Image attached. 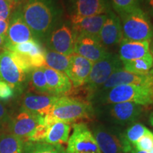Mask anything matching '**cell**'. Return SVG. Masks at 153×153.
Returning <instances> with one entry per match:
<instances>
[{
  "mask_svg": "<svg viewBox=\"0 0 153 153\" xmlns=\"http://www.w3.org/2000/svg\"><path fill=\"white\" fill-rule=\"evenodd\" d=\"M23 153H66V150L62 145L26 142Z\"/></svg>",
  "mask_w": 153,
  "mask_h": 153,
  "instance_id": "obj_26",
  "label": "cell"
},
{
  "mask_svg": "<svg viewBox=\"0 0 153 153\" xmlns=\"http://www.w3.org/2000/svg\"><path fill=\"white\" fill-rule=\"evenodd\" d=\"M58 98L57 96L27 93L22 99L21 110L45 116L50 114Z\"/></svg>",
  "mask_w": 153,
  "mask_h": 153,
  "instance_id": "obj_16",
  "label": "cell"
},
{
  "mask_svg": "<svg viewBox=\"0 0 153 153\" xmlns=\"http://www.w3.org/2000/svg\"><path fill=\"white\" fill-rule=\"evenodd\" d=\"M91 131L101 153H129L133 148L118 126L96 123Z\"/></svg>",
  "mask_w": 153,
  "mask_h": 153,
  "instance_id": "obj_5",
  "label": "cell"
},
{
  "mask_svg": "<svg viewBox=\"0 0 153 153\" xmlns=\"http://www.w3.org/2000/svg\"><path fill=\"white\" fill-rule=\"evenodd\" d=\"M7 47V38L6 36L0 35V52L6 51Z\"/></svg>",
  "mask_w": 153,
  "mask_h": 153,
  "instance_id": "obj_35",
  "label": "cell"
},
{
  "mask_svg": "<svg viewBox=\"0 0 153 153\" xmlns=\"http://www.w3.org/2000/svg\"><path fill=\"white\" fill-rule=\"evenodd\" d=\"M45 67L65 74L70 64V56L45 49Z\"/></svg>",
  "mask_w": 153,
  "mask_h": 153,
  "instance_id": "obj_24",
  "label": "cell"
},
{
  "mask_svg": "<svg viewBox=\"0 0 153 153\" xmlns=\"http://www.w3.org/2000/svg\"><path fill=\"white\" fill-rule=\"evenodd\" d=\"M44 120L48 124V129L43 143L59 145L68 143L71 130L70 123L57 120L49 114L44 116Z\"/></svg>",
  "mask_w": 153,
  "mask_h": 153,
  "instance_id": "obj_21",
  "label": "cell"
},
{
  "mask_svg": "<svg viewBox=\"0 0 153 153\" xmlns=\"http://www.w3.org/2000/svg\"><path fill=\"white\" fill-rule=\"evenodd\" d=\"M94 115L108 125L122 128L135 123L143 113V106L132 102L97 105Z\"/></svg>",
  "mask_w": 153,
  "mask_h": 153,
  "instance_id": "obj_3",
  "label": "cell"
},
{
  "mask_svg": "<svg viewBox=\"0 0 153 153\" xmlns=\"http://www.w3.org/2000/svg\"><path fill=\"white\" fill-rule=\"evenodd\" d=\"M57 120L72 123L89 119L94 115L93 105L89 101L70 96L59 97L50 114Z\"/></svg>",
  "mask_w": 153,
  "mask_h": 153,
  "instance_id": "obj_4",
  "label": "cell"
},
{
  "mask_svg": "<svg viewBox=\"0 0 153 153\" xmlns=\"http://www.w3.org/2000/svg\"><path fill=\"white\" fill-rule=\"evenodd\" d=\"M22 12L25 22L39 42L46 40L61 16L56 0H28Z\"/></svg>",
  "mask_w": 153,
  "mask_h": 153,
  "instance_id": "obj_1",
  "label": "cell"
},
{
  "mask_svg": "<svg viewBox=\"0 0 153 153\" xmlns=\"http://www.w3.org/2000/svg\"><path fill=\"white\" fill-rule=\"evenodd\" d=\"M123 38L131 41H150L153 26L148 15L140 7L121 16Z\"/></svg>",
  "mask_w": 153,
  "mask_h": 153,
  "instance_id": "obj_6",
  "label": "cell"
},
{
  "mask_svg": "<svg viewBox=\"0 0 153 153\" xmlns=\"http://www.w3.org/2000/svg\"><path fill=\"white\" fill-rule=\"evenodd\" d=\"M27 75L15 62L10 51L0 52V79L8 84L14 92H22L27 81Z\"/></svg>",
  "mask_w": 153,
  "mask_h": 153,
  "instance_id": "obj_8",
  "label": "cell"
},
{
  "mask_svg": "<svg viewBox=\"0 0 153 153\" xmlns=\"http://www.w3.org/2000/svg\"><path fill=\"white\" fill-rule=\"evenodd\" d=\"M11 2L14 4L15 8H16L19 5H21L23 2H24L26 0H11Z\"/></svg>",
  "mask_w": 153,
  "mask_h": 153,
  "instance_id": "obj_36",
  "label": "cell"
},
{
  "mask_svg": "<svg viewBox=\"0 0 153 153\" xmlns=\"http://www.w3.org/2000/svg\"><path fill=\"white\" fill-rule=\"evenodd\" d=\"M150 123L151 125L153 126V112L151 114L150 116Z\"/></svg>",
  "mask_w": 153,
  "mask_h": 153,
  "instance_id": "obj_39",
  "label": "cell"
},
{
  "mask_svg": "<svg viewBox=\"0 0 153 153\" xmlns=\"http://www.w3.org/2000/svg\"><path fill=\"white\" fill-rule=\"evenodd\" d=\"M14 89L5 82L0 79V101H9L14 97Z\"/></svg>",
  "mask_w": 153,
  "mask_h": 153,
  "instance_id": "obj_32",
  "label": "cell"
},
{
  "mask_svg": "<svg viewBox=\"0 0 153 153\" xmlns=\"http://www.w3.org/2000/svg\"><path fill=\"white\" fill-rule=\"evenodd\" d=\"M129 153H148V152H145V151H141V150H138L133 148V149L130 151Z\"/></svg>",
  "mask_w": 153,
  "mask_h": 153,
  "instance_id": "obj_38",
  "label": "cell"
},
{
  "mask_svg": "<svg viewBox=\"0 0 153 153\" xmlns=\"http://www.w3.org/2000/svg\"><path fill=\"white\" fill-rule=\"evenodd\" d=\"M148 153H153V149H152V150H150V152H148Z\"/></svg>",
  "mask_w": 153,
  "mask_h": 153,
  "instance_id": "obj_41",
  "label": "cell"
},
{
  "mask_svg": "<svg viewBox=\"0 0 153 153\" xmlns=\"http://www.w3.org/2000/svg\"><path fill=\"white\" fill-rule=\"evenodd\" d=\"M6 123H8V115L5 106L1 102H0V131L2 129ZM0 133V135H1Z\"/></svg>",
  "mask_w": 153,
  "mask_h": 153,
  "instance_id": "obj_33",
  "label": "cell"
},
{
  "mask_svg": "<svg viewBox=\"0 0 153 153\" xmlns=\"http://www.w3.org/2000/svg\"><path fill=\"white\" fill-rule=\"evenodd\" d=\"M108 14L90 16H70L73 35L82 34L99 40V33L108 17Z\"/></svg>",
  "mask_w": 153,
  "mask_h": 153,
  "instance_id": "obj_14",
  "label": "cell"
},
{
  "mask_svg": "<svg viewBox=\"0 0 153 153\" xmlns=\"http://www.w3.org/2000/svg\"><path fill=\"white\" fill-rule=\"evenodd\" d=\"M43 68L50 94L57 97L68 96L73 87L66 74L45 66Z\"/></svg>",
  "mask_w": 153,
  "mask_h": 153,
  "instance_id": "obj_20",
  "label": "cell"
},
{
  "mask_svg": "<svg viewBox=\"0 0 153 153\" xmlns=\"http://www.w3.org/2000/svg\"><path fill=\"white\" fill-rule=\"evenodd\" d=\"M66 153H101L91 130L83 123L73 124Z\"/></svg>",
  "mask_w": 153,
  "mask_h": 153,
  "instance_id": "obj_9",
  "label": "cell"
},
{
  "mask_svg": "<svg viewBox=\"0 0 153 153\" xmlns=\"http://www.w3.org/2000/svg\"><path fill=\"white\" fill-rule=\"evenodd\" d=\"M43 120L44 116L21 110L9 120L7 129L9 133L27 140Z\"/></svg>",
  "mask_w": 153,
  "mask_h": 153,
  "instance_id": "obj_10",
  "label": "cell"
},
{
  "mask_svg": "<svg viewBox=\"0 0 153 153\" xmlns=\"http://www.w3.org/2000/svg\"><path fill=\"white\" fill-rule=\"evenodd\" d=\"M148 74L150 76V77L152 78V80H153V67L152 68V69H151V70H150V71L149 72Z\"/></svg>",
  "mask_w": 153,
  "mask_h": 153,
  "instance_id": "obj_40",
  "label": "cell"
},
{
  "mask_svg": "<svg viewBox=\"0 0 153 153\" xmlns=\"http://www.w3.org/2000/svg\"><path fill=\"white\" fill-rule=\"evenodd\" d=\"M143 0H109L113 9L120 16L139 8Z\"/></svg>",
  "mask_w": 153,
  "mask_h": 153,
  "instance_id": "obj_29",
  "label": "cell"
},
{
  "mask_svg": "<svg viewBox=\"0 0 153 153\" xmlns=\"http://www.w3.org/2000/svg\"><path fill=\"white\" fill-rule=\"evenodd\" d=\"M151 54H152V57H153V46H152V53H151Z\"/></svg>",
  "mask_w": 153,
  "mask_h": 153,
  "instance_id": "obj_42",
  "label": "cell"
},
{
  "mask_svg": "<svg viewBox=\"0 0 153 153\" xmlns=\"http://www.w3.org/2000/svg\"><path fill=\"white\" fill-rule=\"evenodd\" d=\"M133 147L136 150L150 152L153 149V133L150 131L147 133L140 138Z\"/></svg>",
  "mask_w": 153,
  "mask_h": 153,
  "instance_id": "obj_30",
  "label": "cell"
},
{
  "mask_svg": "<svg viewBox=\"0 0 153 153\" xmlns=\"http://www.w3.org/2000/svg\"><path fill=\"white\" fill-rule=\"evenodd\" d=\"M122 69H123V63L119 56L109 53L107 56L93 63L89 75L83 86L90 93L91 97L114 72Z\"/></svg>",
  "mask_w": 153,
  "mask_h": 153,
  "instance_id": "obj_7",
  "label": "cell"
},
{
  "mask_svg": "<svg viewBox=\"0 0 153 153\" xmlns=\"http://www.w3.org/2000/svg\"><path fill=\"white\" fill-rule=\"evenodd\" d=\"M28 74L30 84L34 90L42 94H50L43 67L33 69Z\"/></svg>",
  "mask_w": 153,
  "mask_h": 153,
  "instance_id": "obj_27",
  "label": "cell"
},
{
  "mask_svg": "<svg viewBox=\"0 0 153 153\" xmlns=\"http://www.w3.org/2000/svg\"><path fill=\"white\" fill-rule=\"evenodd\" d=\"M150 41H131L123 38L120 43L119 56L120 60L131 61L150 55Z\"/></svg>",
  "mask_w": 153,
  "mask_h": 153,
  "instance_id": "obj_22",
  "label": "cell"
},
{
  "mask_svg": "<svg viewBox=\"0 0 153 153\" xmlns=\"http://www.w3.org/2000/svg\"><path fill=\"white\" fill-rule=\"evenodd\" d=\"M89 102L96 106L123 102L148 106L153 104V85H123L108 90L97 91Z\"/></svg>",
  "mask_w": 153,
  "mask_h": 153,
  "instance_id": "obj_2",
  "label": "cell"
},
{
  "mask_svg": "<svg viewBox=\"0 0 153 153\" xmlns=\"http://www.w3.org/2000/svg\"><path fill=\"white\" fill-rule=\"evenodd\" d=\"M122 63L123 70L126 71L140 75H145L148 74L153 67V57L150 54L148 56L135 60L123 61Z\"/></svg>",
  "mask_w": 153,
  "mask_h": 153,
  "instance_id": "obj_23",
  "label": "cell"
},
{
  "mask_svg": "<svg viewBox=\"0 0 153 153\" xmlns=\"http://www.w3.org/2000/svg\"><path fill=\"white\" fill-rule=\"evenodd\" d=\"M150 131L148 128L145 127L144 125L140 123H135L132 125L129 126L124 131V135L128 142L131 144L132 146L137 142L140 138H141L147 133H150Z\"/></svg>",
  "mask_w": 153,
  "mask_h": 153,
  "instance_id": "obj_28",
  "label": "cell"
},
{
  "mask_svg": "<svg viewBox=\"0 0 153 153\" xmlns=\"http://www.w3.org/2000/svg\"><path fill=\"white\" fill-rule=\"evenodd\" d=\"M123 39V30L119 17L110 11L99 33V41L103 45L112 46Z\"/></svg>",
  "mask_w": 153,
  "mask_h": 153,
  "instance_id": "obj_19",
  "label": "cell"
},
{
  "mask_svg": "<svg viewBox=\"0 0 153 153\" xmlns=\"http://www.w3.org/2000/svg\"><path fill=\"white\" fill-rule=\"evenodd\" d=\"M6 38V51L11 45L35 39L32 31L23 18L22 9H16L13 14H11L9 18V28Z\"/></svg>",
  "mask_w": 153,
  "mask_h": 153,
  "instance_id": "obj_13",
  "label": "cell"
},
{
  "mask_svg": "<svg viewBox=\"0 0 153 153\" xmlns=\"http://www.w3.org/2000/svg\"><path fill=\"white\" fill-rule=\"evenodd\" d=\"M9 20H0V35L7 36V30L9 28Z\"/></svg>",
  "mask_w": 153,
  "mask_h": 153,
  "instance_id": "obj_34",
  "label": "cell"
},
{
  "mask_svg": "<svg viewBox=\"0 0 153 153\" xmlns=\"http://www.w3.org/2000/svg\"><path fill=\"white\" fill-rule=\"evenodd\" d=\"M49 50L70 56L74 53V36L72 28L66 24L55 27L46 38Z\"/></svg>",
  "mask_w": 153,
  "mask_h": 153,
  "instance_id": "obj_12",
  "label": "cell"
},
{
  "mask_svg": "<svg viewBox=\"0 0 153 153\" xmlns=\"http://www.w3.org/2000/svg\"><path fill=\"white\" fill-rule=\"evenodd\" d=\"M123 85H153V80L149 74L140 75L126 71L122 69L114 72L97 91L108 90L117 86Z\"/></svg>",
  "mask_w": 153,
  "mask_h": 153,
  "instance_id": "obj_18",
  "label": "cell"
},
{
  "mask_svg": "<svg viewBox=\"0 0 153 153\" xmlns=\"http://www.w3.org/2000/svg\"><path fill=\"white\" fill-rule=\"evenodd\" d=\"M93 62L85 57L73 53L70 55V64L65 72L73 88L83 86L90 73Z\"/></svg>",
  "mask_w": 153,
  "mask_h": 153,
  "instance_id": "obj_17",
  "label": "cell"
},
{
  "mask_svg": "<svg viewBox=\"0 0 153 153\" xmlns=\"http://www.w3.org/2000/svg\"><path fill=\"white\" fill-rule=\"evenodd\" d=\"M24 140L11 133L0 135V153H23Z\"/></svg>",
  "mask_w": 153,
  "mask_h": 153,
  "instance_id": "obj_25",
  "label": "cell"
},
{
  "mask_svg": "<svg viewBox=\"0 0 153 153\" xmlns=\"http://www.w3.org/2000/svg\"><path fill=\"white\" fill-rule=\"evenodd\" d=\"M14 9L15 7L11 0H0V20H9Z\"/></svg>",
  "mask_w": 153,
  "mask_h": 153,
  "instance_id": "obj_31",
  "label": "cell"
},
{
  "mask_svg": "<svg viewBox=\"0 0 153 153\" xmlns=\"http://www.w3.org/2000/svg\"><path fill=\"white\" fill-rule=\"evenodd\" d=\"M146 3L150 10L153 12V0H146Z\"/></svg>",
  "mask_w": 153,
  "mask_h": 153,
  "instance_id": "obj_37",
  "label": "cell"
},
{
  "mask_svg": "<svg viewBox=\"0 0 153 153\" xmlns=\"http://www.w3.org/2000/svg\"><path fill=\"white\" fill-rule=\"evenodd\" d=\"M70 16H90L109 13V0H70Z\"/></svg>",
  "mask_w": 153,
  "mask_h": 153,
  "instance_id": "obj_15",
  "label": "cell"
},
{
  "mask_svg": "<svg viewBox=\"0 0 153 153\" xmlns=\"http://www.w3.org/2000/svg\"><path fill=\"white\" fill-rule=\"evenodd\" d=\"M74 36V53L85 57L93 63L108 55L99 39L91 36L78 34Z\"/></svg>",
  "mask_w": 153,
  "mask_h": 153,
  "instance_id": "obj_11",
  "label": "cell"
}]
</instances>
